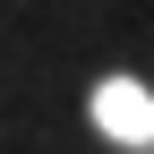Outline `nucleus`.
Returning <instances> with one entry per match:
<instances>
[{"label": "nucleus", "instance_id": "f257e3e1", "mask_svg": "<svg viewBox=\"0 0 154 154\" xmlns=\"http://www.w3.org/2000/svg\"><path fill=\"white\" fill-rule=\"evenodd\" d=\"M94 128L120 137V146H154V94L137 77H103L94 86Z\"/></svg>", "mask_w": 154, "mask_h": 154}]
</instances>
